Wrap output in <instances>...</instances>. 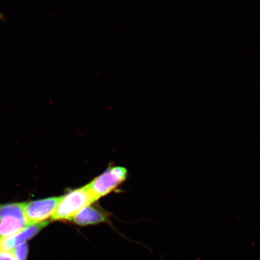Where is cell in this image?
<instances>
[{"instance_id": "obj_3", "label": "cell", "mask_w": 260, "mask_h": 260, "mask_svg": "<svg viewBox=\"0 0 260 260\" xmlns=\"http://www.w3.org/2000/svg\"><path fill=\"white\" fill-rule=\"evenodd\" d=\"M127 171L122 167L108 169L87 185L96 200L110 193L125 180Z\"/></svg>"}, {"instance_id": "obj_10", "label": "cell", "mask_w": 260, "mask_h": 260, "mask_svg": "<svg viewBox=\"0 0 260 260\" xmlns=\"http://www.w3.org/2000/svg\"><path fill=\"white\" fill-rule=\"evenodd\" d=\"M1 239H2L1 237H0V240H1Z\"/></svg>"}, {"instance_id": "obj_9", "label": "cell", "mask_w": 260, "mask_h": 260, "mask_svg": "<svg viewBox=\"0 0 260 260\" xmlns=\"http://www.w3.org/2000/svg\"><path fill=\"white\" fill-rule=\"evenodd\" d=\"M3 18V16L2 15V14H0V21H1Z\"/></svg>"}, {"instance_id": "obj_4", "label": "cell", "mask_w": 260, "mask_h": 260, "mask_svg": "<svg viewBox=\"0 0 260 260\" xmlns=\"http://www.w3.org/2000/svg\"><path fill=\"white\" fill-rule=\"evenodd\" d=\"M60 197L30 201L24 203V213L28 225L44 222L56 211Z\"/></svg>"}, {"instance_id": "obj_2", "label": "cell", "mask_w": 260, "mask_h": 260, "mask_svg": "<svg viewBox=\"0 0 260 260\" xmlns=\"http://www.w3.org/2000/svg\"><path fill=\"white\" fill-rule=\"evenodd\" d=\"M24 203L0 205V237L15 235L28 226Z\"/></svg>"}, {"instance_id": "obj_1", "label": "cell", "mask_w": 260, "mask_h": 260, "mask_svg": "<svg viewBox=\"0 0 260 260\" xmlns=\"http://www.w3.org/2000/svg\"><path fill=\"white\" fill-rule=\"evenodd\" d=\"M96 200L87 186L77 188L60 197L53 220H71L80 211Z\"/></svg>"}, {"instance_id": "obj_5", "label": "cell", "mask_w": 260, "mask_h": 260, "mask_svg": "<svg viewBox=\"0 0 260 260\" xmlns=\"http://www.w3.org/2000/svg\"><path fill=\"white\" fill-rule=\"evenodd\" d=\"M49 223L50 222L46 220L41 223L31 224L14 235L3 237L0 240V250L5 251H12L15 247L25 243L38 235Z\"/></svg>"}, {"instance_id": "obj_6", "label": "cell", "mask_w": 260, "mask_h": 260, "mask_svg": "<svg viewBox=\"0 0 260 260\" xmlns=\"http://www.w3.org/2000/svg\"><path fill=\"white\" fill-rule=\"evenodd\" d=\"M71 220L77 225L86 226L105 222L107 217L102 211L96 208L87 206L81 210Z\"/></svg>"}, {"instance_id": "obj_8", "label": "cell", "mask_w": 260, "mask_h": 260, "mask_svg": "<svg viewBox=\"0 0 260 260\" xmlns=\"http://www.w3.org/2000/svg\"><path fill=\"white\" fill-rule=\"evenodd\" d=\"M0 260H16L12 251H0Z\"/></svg>"}, {"instance_id": "obj_7", "label": "cell", "mask_w": 260, "mask_h": 260, "mask_svg": "<svg viewBox=\"0 0 260 260\" xmlns=\"http://www.w3.org/2000/svg\"><path fill=\"white\" fill-rule=\"evenodd\" d=\"M14 252L16 260H27L28 253V246L24 243L15 247L12 250Z\"/></svg>"}]
</instances>
